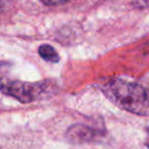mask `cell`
Returning <instances> with one entry per match:
<instances>
[{"label":"cell","mask_w":149,"mask_h":149,"mask_svg":"<svg viewBox=\"0 0 149 149\" xmlns=\"http://www.w3.org/2000/svg\"><path fill=\"white\" fill-rule=\"evenodd\" d=\"M100 89L118 107L137 116H149V89L122 79L107 80Z\"/></svg>","instance_id":"cell-1"},{"label":"cell","mask_w":149,"mask_h":149,"mask_svg":"<svg viewBox=\"0 0 149 149\" xmlns=\"http://www.w3.org/2000/svg\"><path fill=\"white\" fill-rule=\"evenodd\" d=\"M0 91L22 103H30L44 97L52 91V84L49 81L31 83L10 80L6 77L0 82Z\"/></svg>","instance_id":"cell-2"},{"label":"cell","mask_w":149,"mask_h":149,"mask_svg":"<svg viewBox=\"0 0 149 149\" xmlns=\"http://www.w3.org/2000/svg\"><path fill=\"white\" fill-rule=\"evenodd\" d=\"M96 136V131L85 124H76L70 126L65 133L68 141L74 144H84L92 141Z\"/></svg>","instance_id":"cell-3"},{"label":"cell","mask_w":149,"mask_h":149,"mask_svg":"<svg viewBox=\"0 0 149 149\" xmlns=\"http://www.w3.org/2000/svg\"><path fill=\"white\" fill-rule=\"evenodd\" d=\"M38 52H39V55L46 61L52 62V63H56L59 61V55L51 45L43 44L39 47Z\"/></svg>","instance_id":"cell-4"},{"label":"cell","mask_w":149,"mask_h":149,"mask_svg":"<svg viewBox=\"0 0 149 149\" xmlns=\"http://www.w3.org/2000/svg\"><path fill=\"white\" fill-rule=\"evenodd\" d=\"M68 1H70V0H41V2L47 6H55V5L63 4Z\"/></svg>","instance_id":"cell-5"},{"label":"cell","mask_w":149,"mask_h":149,"mask_svg":"<svg viewBox=\"0 0 149 149\" xmlns=\"http://www.w3.org/2000/svg\"><path fill=\"white\" fill-rule=\"evenodd\" d=\"M133 4L137 8H148L149 0H133Z\"/></svg>","instance_id":"cell-6"},{"label":"cell","mask_w":149,"mask_h":149,"mask_svg":"<svg viewBox=\"0 0 149 149\" xmlns=\"http://www.w3.org/2000/svg\"><path fill=\"white\" fill-rule=\"evenodd\" d=\"M8 68V63L5 61H0V82L2 81L5 77V72Z\"/></svg>","instance_id":"cell-7"},{"label":"cell","mask_w":149,"mask_h":149,"mask_svg":"<svg viewBox=\"0 0 149 149\" xmlns=\"http://www.w3.org/2000/svg\"><path fill=\"white\" fill-rule=\"evenodd\" d=\"M10 0H0V13H2L8 6Z\"/></svg>","instance_id":"cell-8"},{"label":"cell","mask_w":149,"mask_h":149,"mask_svg":"<svg viewBox=\"0 0 149 149\" xmlns=\"http://www.w3.org/2000/svg\"><path fill=\"white\" fill-rule=\"evenodd\" d=\"M145 132H146V138H145L144 144H145V146L149 149V127H146V129H145Z\"/></svg>","instance_id":"cell-9"}]
</instances>
